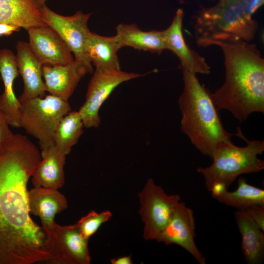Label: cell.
Instances as JSON below:
<instances>
[{
	"label": "cell",
	"instance_id": "cell-1",
	"mask_svg": "<svg viewBox=\"0 0 264 264\" xmlns=\"http://www.w3.org/2000/svg\"><path fill=\"white\" fill-rule=\"evenodd\" d=\"M41 160L36 146L14 134L0 146V264L49 262L51 233L30 216L27 183Z\"/></svg>",
	"mask_w": 264,
	"mask_h": 264
},
{
	"label": "cell",
	"instance_id": "cell-2",
	"mask_svg": "<svg viewBox=\"0 0 264 264\" xmlns=\"http://www.w3.org/2000/svg\"><path fill=\"white\" fill-rule=\"evenodd\" d=\"M224 56L225 80L212 99L219 110L240 123L255 112L264 113V59L256 45L241 39L216 42Z\"/></svg>",
	"mask_w": 264,
	"mask_h": 264
},
{
	"label": "cell",
	"instance_id": "cell-3",
	"mask_svg": "<svg viewBox=\"0 0 264 264\" xmlns=\"http://www.w3.org/2000/svg\"><path fill=\"white\" fill-rule=\"evenodd\" d=\"M183 88L178 100L181 131L202 155L213 158L220 142H232V134L221 122L219 110L196 74L182 69Z\"/></svg>",
	"mask_w": 264,
	"mask_h": 264
},
{
	"label": "cell",
	"instance_id": "cell-4",
	"mask_svg": "<svg viewBox=\"0 0 264 264\" xmlns=\"http://www.w3.org/2000/svg\"><path fill=\"white\" fill-rule=\"evenodd\" d=\"M193 28L197 44L207 47L228 38L250 42L259 26L256 20L245 13L241 0H218L215 5L198 12Z\"/></svg>",
	"mask_w": 264,
	"mask_h": 264
},
{
	"label": "cell",
	"instance_id": "cell-5",
	"mask_svg": "<svg viewBox=\"0 0 264 264\" xmlns=\"http://www.w3.org/2000/svg\"><path fill=\"white\" fill-rule=\"evenodd\" d=\"M237 130L235 135L246 142L244 146H237L232 142H220L216 148L212 164L196 169L204 178L209 191L216 183L222 184L228 189L239 176L264 169V161L258 158L264 152V140H250L243 135L240 127Z\"/></svg>",
	"mask_w": 264,
	"mask_h": 264
},
{
	"label": "cell",
	"instance_id": "cell-6",
	"mask_svg": "<svg viewBox=\"0 0 264 264\" xmlns=\"http://www.w3.org/2000/svg\"><path fill=\"white\" fill-rule=\"evenodd\" d=\"M21 103L20 128L39 140L41 149L54 144L53 136L58 124L71 111L68 101L50 94Z\"/></svg>",
	"mask_w": 264,
	"mask_h": 264
},
{
	"label": "cell",
	"instance_id": "cell-7",
	"mask_svg": "<svg viewBox=\"0 0 264 264\" xmlns=\"http://www.w3.org/2000/svg\"><path fill=\"white\" fill-rule=\"evenodd\" d=\"M138 196L139 213L144 224L143 239L156 241L181 201L180 196L168 195L152 178L147 180Z\"/></svg>",
	"mask_w": 264,
	"mask_h": 264
},
{
	"label": "cell",
	"instance_id": "cell-8",
	"mask_svg": "<svg viewBox=\"0 0 264 264\" xmlns=\"http://www.w3.org/2000/svg\"><path fill=\"white\" fill-rule=\"evenodd\" d=\"M40 12L44 22L59 34L74 54V60L92 73V64L85 51L86 44L91 33L88 22L92 13L78 11L72 16H64L52 11L45 4L40 6Z\"/></svg>",
	"mask_w": 264,
	"mask_h": 264
},
{
	"label": "cell",
	"instance_id": "cell-9",
	"mask_svg": "<svg viewBox=\"0 0 264 264\" xmlns=\"http://www.w3.org/2000/svg\"><path fill=\"white\" fill-rule=\"evenodd\" d=\"M141 76L121 70L95 69L88 86L85 101L78 110L84 127H98L101 123L99 110L112 92L123 82Z\"/></svg>",
	"mask_w": 264,
	"mask_h": 264
},
{
	"label": "cell",
	"instance_id": "cell-10",
	"mask_svg": "<svg viewBox=\"0 0 264 264\" xmlns=\"http://www.w3.org/2000/svg\"><path fill=\"white\" fill-rule=\"evenodd\" d=\"M51 233L53 264H89L91 257L88 239L81 233L76 224L62 226L54 222Z\"/></svg>",
	"mask_w": 264,
	"mask_h": 264
},
{
	"label": "cell",
	"instance_id": "cell-11",
	"mask_svg": "<svg viewBox=\"0 0 264 264\" xmlns=\"http://www.w3.org/2000/svg\"><path fill=\"white\" fill-rule=\"evenodd\" d=\"M196 236L194 212L180 201L156 241L166 245H178L188 252L199 264H205L206 258L196 244Z\"/></svg>",
	"mask_w": 264,
	"mask_h": 264
},
{
	"label": "cell",
	"instance_id": "cell-12",
	"mask_svg": "<svg viewBox=\"0 0 264 264\" xmlns=\"http://www.w3.org/2000/svg\"><path fill=\"white\" fill-rule=\"evenodd\" d=\"M27 31L29 47L43 65H64L74 60L65 41L47 24L32 27Z\"/></svg>",
	"mask_w": 264,
	"mask_h": 264
},
{
	"label": "cell",
	"instance_id": "cell-13",
	"mask_svg": "<svg viewBox=\"0 0 264 264\" xmlns=\"http://www.w3.org/2000/svg\"><path fill=\"white\" fill-rule=\"evenodd\" d=\"M184 12L178 8L169 26L163 30L167 49L173 52L178 58L182 69L194 73L208 75L210 67L205 58L192 49L186 44L182 33V23Z\"/></svg>",
	"mask_w": 264,
	"mask_h": 264
},
{
	"label": "cell",
	"instance_id": "cell-14",
	"mask_svg": "<svg viewBox=\"0 0 264 264\" xmlns=\"http://www.w3.org/2000/svg\"><path fill=\"white\" fill-rule=\"evenodd\" d=\"M0 75L4 91L0 95V110L10 126L20 128L22 104L14 91V83L19 75L16 56L9 49H0Z\"/></svg>",
	"mask_w": 264,
	"mask_h": 264
},
{
	"label": "cell",
	"instance_id": "cell-15",
	"mask_svg": "<svg viewBox=\"0 0 264 264\" xmlns=\"http://www.w3.org/2000/svg\"><path fill=\"white\" fill-rule=\"evenodd\" d=\"M46 91L68 101L79 82L87 73V68L74 60L64 65H44L42 67Z\"/></svg>",
	"mask_w": 264,
	"mask_h": 264
},
{
	"label": "cell",
	"instance_id": "cell-16",
	"mask_svg": "<svg viewBox=\"0 0 264 264\" xmlns=\"http://www.w3.org/2000/svg\"><path fill=\"white\" fill-rule=\"evenodd\" d=\"M16 48L17 65L24 84L23 92L18 98L19 101L44 97L46 89L43 80V65L32 52L28 43L19 41Z\"/></svg>",
	"mask_w": 264,
	"mask_h": 264
},
{
	"label": "cell",
	"instance_id": "cell-17",
	"mask_svg": "<svg viewBox=\"0 0 264 264\" xmlns=\"http://www.w3.org/2000/svg\"><path fill=\"white\" fill-rule=\"evenodd\" d=\"M27 199L30 213L39 217L42 226L49 232L55 215L67 207L65 196L54 188L34 187L27 192Z\"/></svg>",
	"mask_w": 264,
	"mask_h": 264
},
{
	"label": "cell",
	"instance_id": "cell-18",
	"mask_svg": "<svg viewBox=\"0 0 264 264\" xmlns=\"http://www.w3.org/2000/svg\"><path fill=\"white\" fill-rule=\"evenodd\" d=\"M41 150V160L32 175L33 186L57 189L61 188L65 182L64 168L66 155L54 144Z\"/></svg>",
	"mask_w": 264,
	"mask_h": 264
},
{
	"label": "cell",
	"instance_id": "cell-19",
	"mask_svg": "<svg viewBox=\"0 0 264 264\" xmlns=\"http://www.w3.org/2000/svg\"><path fill=\"white\" fill-rule=\"evenodd\" d=\"M235 219L242 237L241 249L248 264H261L264 260V233L243 210H237Z\"/></svg>",
	"mask_w": 264,
	"mask_h": 264
},
{
	"label": "cell",
	"instance_id": "cell-20",
	"mask_svg": "<svg viewBox=\"0 0 264 264\" xmlns=\"http://www.w3.org/2000/svg\"><path fill=\"white\" fill-rule=\"evenodd\" d=\"M116 30L115 36L121 48L129 46L158 54L167 49L163 31H143L134 23H120Z\"/></svg>",
	"mask_w": 264,
	"mask_h": 264
},
{
	"label": "cell",
	"instance_id": "cell-21",
	"mask_svg": "<svg viewBox=\"0 0 264 264\" xmlns=\"http://www.w3.org/2000/svg\"><path fill=\"white\" fill-rule=\"evenodd\" d=\"M0 23L27 30L44 25L39 6L34 0H0Z\"/></svg>",
	"mask_w": 264,
	"mask_h": 264
},
{
	"label": "cell",
	"instance_id": "cell-22",
	"mask_svg": "<svg viewBox=\"0 0 264 264\" xmlns=\"http://www.w3.org/2000/svg\"><path fill=\"white\" fill-rule=\"evenodd\" d=\"M120 48L115 35L107 37L91 32L86 44L85 51L96 69L120 70L117 56Z\"/></svg>",
	"mask_w": 264,
	"mask_h": 264
},
{
	"label": "cell",
	"instance_id": "cell-23",
	"mask_svg": "<svg viewBox=\"0 0 264 264\" xmlns=\"http://www.w3.org/2000/svg\"><path fill=\"white\" fill-rule=\"evenodd\" d=\"M212 196L220 203L237 210L264 204V190L249 184L247 179L242 176L239 178L238 187L235 191L230 192L225 189Z\"/></svg>",
	"mask_w": 264,
	"mask_h": 264
},
{
	"label": "cell",
	"instance_id": "cell-24",
	"mask_svg": "<svg viewBox=\"0 0 264 264\" xmlns=\"http://www.w3.org/2000/svg\"><path fill=\"white\" fill-rule=\"evenodd\" d=\"M83 122L79 112L69 111L58 124L53 136L54 144L67 155L84 132Z\"/></svg>",
	"mask_w": 264,
	"mask_h": 264
},
{
	"label": "cell",
	"instance_id": "cell-25",
	"mask_svg": "<svg viewBox=\"0 0 264 264\" xmlns=\"http://www.w3.org/2000/svg\"><path fill=\"white\" fill-rule=\"evenodd\" d=\"M112 216V213L109 210H105L100 213L92 210L87 215L82 217L76 225L82 234L89 240Z\"/></svg>",
	"mask_w": 264,
	"mask_h": 264
},
{
	"label": "cell",
	"instance_id": "cell-26",
	"mask_svg": "<svg viewBox=\"0 0 264 264\" xmlns=\"http://www.w3.org/2000/svg\"><path fill=\"white\" fill-rule=\"evenodd\" d=\"M244 211L264 231V204L250 206Z\"/></svg>",
	"mask_w": 264,
	"mask_h": 264
},
{
	"label": "cell",
	"instance_id": "cell-27",
	"mask_svg": "<svg viewBox=\"0 0 264 264\" xmlns=\"http://www.w3.org/2000/svg\"><path fill=\"white\" fill-rule=\"evenodd\" d=\"M9 126L5 116L0 110V146L7 141L14 134Z\"/></svg>",
	"mask_w": 264,
	"mask_h": 264
},
{
	"label": "cell",
	"instance_id": "cell-28",
	"mask_svg": "<svg viewBox=\"0 0 264 264\" xmlns=\"http://www.w3.org/2000/svg\"><path fill=\"white\" fill-rule=\"evenodd\" d=\"M241 1L245 13L252 17L264 3V0H241Z\"/></svg>",
	"mask_w": 264,
	"mask_h": 264
},
{
	"label": "cell",
	"instance_id": "cell-29",
	"mask_svg": "<svg viewBox=\"0 0 264 264\" xmlns=\"http://www.w3.org/2000/svg\"><path fill=\"white\" fill-rule=\"evenodd\" d=\"M21 27L9 24L0 23V37L9 36L14 32L20 31Z\"/></svg>",
	"mask_w": 264,
	"mask_h": 264
},
{
	"label": "cell",
	"instance_id": "cell-30",
	"mask_svg": "<svg viewBox=\"0 0 264 264\" xmlns=\"http://www.w3.org/2000/svg\"><path fill=\"white\" fill-rule=\"evenodd\" d=\"M112 264H132V262L131 259V256H125L115 258H112L110 260Z\"/></svg>",
	"mask_w": 264,
	"mask_h": 264
},
{
	"label": "cell",
	"instance_id": "cell-31",
	"mask_svg": "<svg viewBox=\"0 0 264 264\" xmlns=\"http://www.w3.org/2000/svg\"><path fill=\"white\" fill-rule=\"evenodd\" d=\"M36 3L39 5L42 6L45 4V2L46 0H34Z\"/></svg>",
	"mask_w": 264,
	"mask_h": 264
},
{
	"label": "cell",
	"instance_id": "cell-32",
	"mask_svg": "<svg viewBox=\"0 0 264 264\" xmlns=\"http://www.w3.org/2000/svg\"><path fill=\"white\" fill-rule=\"evenodd\" d=\"M1 80V76H0V81Z\"/></svg>",
	"mask_w": 264,
	"mask_h": 264
}]
</instances>
